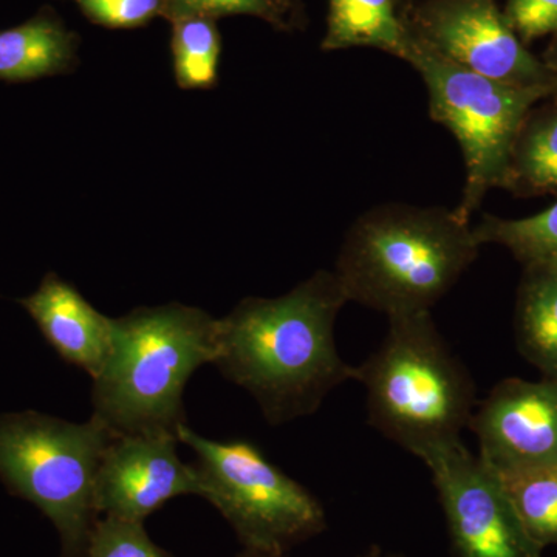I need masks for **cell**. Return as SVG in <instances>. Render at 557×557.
Returning a JSON list of instances; mask_svg holds the SVG:
<instances>
[{
	"label": "cell",
	"instance_id": "obj_19",
	"mask_svg": "<svg viewBox=\"0 0 557 557\" xmlns=\"http://www.w3.org/2000/svg\"><path fill=\"white\" fill-rule=\"evenodd\" d=\"M171 49L178 87L208 90L218 84L222 38L215 20L185 17L172 22Z\"/></svg>",
	"mask_w": 557,
	"mask_h": 557
},
{
	"label": "cell",
	"instance_id": "obj_3",
	"mask_svg": "<svg viewBox=\"0 0 557 557\" xmlns=\"http://www.w3.org/2000/svg\"><path fill=\"white\" fill-rule=\"evenodd\" d=\"M218 355L219 319L196 307H139L113 319L112 347L94 380L91 417L115 435H177L186 423V384Z\"/></svg>",
	"mask_w": 557,
	"mask_h": 557
},
{
	"label": "cell",
	"instance_id": "obj_17",
	"mask_svg": "<svg viewBox=\"0 0 557 557\" xmlns=\"http://www.w3.org/2000/svg\"><path fill=\"white\" fill-rule=\"evenodd\" d=\"M472 231L480 247L498 244L525 263L527 269L557 271V201L530 218L485 215Z\"/></svg>",
	"mask_w": 557,
	"mask_h": 557
},
{
	"label": "cell",
	"instance_id": "obj_15",
	"mask_svg": "<svg viewBox=\"0 0 557 557\" xmlns=\"http://www.w3.org/2000/svg\"><path fill=\"white\" fill-rule=\"evenodd\" d=\"M518 338L545 379L557 380V271L528 269L519 293Z\"/></svg>",
	"mask_w": 557,
	"mask_h": 557
},
{
	"label": "cell",
	"instance_id": "obj_20",
	"mask_svg": "<svg viewBox=\"0 0 557 557\" xmlns=\"http://www.w3.org/2000/svg\"><path fill=\"white\" fill-rule=\"evenodd\" d=\"M87 557H172L146 531L145 522L102 516L91 531Z\"/></svg>",
	"mask_w": 557,
	"mask_h": 557
},
{
	"label": "cell",
	"instance_id": "obj_9",
	"mask_svg": "<svg viewBox=\"0 0 557 557\" xmlns=\"http://www.w3.org/2000/svg\"><path fill=\"white\" fill-rule=\"evenodd\" d=\"M405 22L410 35L460 67L516 86L556 84L494 0H428Z\"/></svg>",
	"mask_w": 557,
	"mask_h": 557
},
{
	"label": "cell",
	"instance_id": "obj_8",
	"mask_svg": "<svg viewBox=\"0 0 557 557\" xmlns=\"http://www.w3.org/2000/svg\"><path fill=\"white\" fill-rule=\"evenodd\" d=\"M426 465L448 527L450 557H542L496 472L461 440L429 450Z\"/></svg>",
	"mask_w": 557,
	"mask_h": 557
},
{
	"label": "cell",
	"instance_id": "obj_24",
	"mask_svg": "<svg viewBox=\"0 0 557 557\" xmlns=\"http://www.w3.org/2000/svg\"><path fill=\"white\" fill-rule=\"evenodd\" d=\"M237 557H285V556H270V555H260V553L247 552V549H242ZM358 557H408L406 555H401V553L397 552H388V549L380 547V545H372L366 549L362 555Z\"/></svg>",
	"mask_w": 557,
	"mask_h": 557
},
{
	"label": "cell",
	"instance_id": "obj_5",
	"mask_svg": "<svg viewBox=\"0 0 557 557\" xmlns=\"http://www.w3.org/2000/svg\"><path fill=\"white\" fill-rule=\"evenodd\" d=\"M113 437L95 417L72 423L33 410L0 416V479L53 523L61 557H87L100 519L95 483Z\"/></svg>",
	"mask_w": 557,
	"mask_h": 557
},
{
	"label": "cell",
	"instance_id": "obj_7",
	"mask_svg": "<svg viewBox=\"0 0 557 557\" xmlns=\"http://www.w3.org/2000/svg\"><path fill=\"white\" fill-rule=\"evenodd\" d=\"M177 435L196 454L201 497L230 523L242 549L287 556L289 549L327 530L321 502L271 463L255 443L215 442L186 423Z\"/></svg>",
	"mask_w": 557,
	"mask_h": 557
},
{
	"label": "cell",
	"instance_id": "obj_2",
	"mask_svg": "<svg viewBox=\"0 0 557 557\" xmlns=\"http://www.w3.org/2000/svg\"><path fill=\"white\" fill-rule=\"evenodd\" d=\"M480 248L454 209L381 205L347 231L335 274L348 302L387 318L431 313Z\"/></svg>",
	"mask_w": 557,
	"mask_h": 557
},
{
	"label": "cell",
	"instance_id": "obj_16",
	"mask_svg": "<svg viewBox=\"0 0 557 557\" xmlns=\"http://www.w3.org/2000/svg\"><path fill=\"white\" fill-rule=\"evenodd\" d=\"M502 186L519 193L557 194V104L536 115L531 110Z\"/></svg>",
	"mask_w": 557,
	"mask_h": 557
},
{
	"label": "cell",
	"instance_id": "obj_11",
	"mask_svg": "<svg viewBox=\"0 0 557 557\" xmlns=\"http://www.w3.org/2000/svg\"><path fill=\"white\" fill-rule=\"evenodd\" d=\"M468 428L493 471L557 467V380L500 381Z\"/></svg>",
	"mask_w": 557,
	"mask_h": 557
},
{
	"label": "cell",
	"instance_id": "obj_25",
	"mask_svg": "<svg viewBox=\"0 0 557 557\" xmlns=\"http://www.w3.org/2000/svg\"><path fill=\"white\" fill-rule=\"evenodd\" d=\"M545 64H547L548 69L557 76V33L555 44H553L552 47V53H549V61L545 62Z\"/></svg>",
	"mask_w": 557,
	"mask_h": 557
},
{
	"label": "cell",
	"instance_id": "obj_12",
	"mask_svg": "<svg viewBox=\"0 0 557 557\" xmlns=\"http://www.w3.org/2000/svg\"><path fill=\"white\" fill-rule=\"evenodd\" d=\"M20 302L65 362L97 379L112 347V318L54 273L47 274L39 288Z\"/></svg>",
	"mask_w": 557,
	"mask_h": 557
},
{
	"label": "cell",
	"instance_id": "obj_10",
	"mask_svg": "<svg viewBox=\"0 0 557 557\" xmlns=\"http://www.w3.org/2000/svg\"><path fill=\"white\" fill-rule=\"evenodd\" d=\"M177 435H115L98 469L100 516L145 522L172 498L203 494L194 465L177 454Z\"/></svg>",
	"mask_w": 557,
	"mask_h": 557
},
{
	"label": "cell",
	"instance_id": "obj_1",
	"mask_svg": "<svg viewBox=\"0 0 557 557\" xmlns=\"http://www.w3.org/2000/svg\"><path fill=\"white\" fill-rule=\"evenodd\" d=\"M348 302L335 271H318L278 298H245L219 319L214 364L258 401L270 424L311 416L355 380L341 358L335 324Z\"/></svg>",
	"mask_w": 557,
	"mask_h": 557
},
{
	"label": "cell",
	"instance_id": "obj_6",
	"mask_svg": "<svg viewBox=\"0 0 557 557\" xmlns=\"http://www.w3.org/2000/svg\"><path fill=\"white\" fill-rule=\"evenodd\" d=\"M403 60L426 84L432 120L453 132L463 152L467 182L454 211L471 222L487 190L504 185L527 116L537 102L556 95L557 86H516L486 78L445 60L410 33Z\"/></svg>",
	"mask_w": 557,
	"mask_h": 557
},
{
	"label": "cell",
	"instance_id": "obj_4",
	"mask_svg": "<svg viewBox=\"0 0 557 557\" xmlns=\"http://www.w3.org/2000/svg\"><path fill=\"white\" fill-rule=\"evenodd\" d=\"M355 380L368 391L370 426L418 458L461 440L474 413V381L431 313L388 318Z\"/></svg>",
	"mask_w": 557,
	"mask_h": 557
},
{
	"label": "cell",
	"instance_id": "obj_23",
	"mask_svg": "<svg viewBox=\"0 0 557 557\" xmlns=\"http://www.w3.org/2000/svg\"><path fill=\"white\" fill-rule=\"evenodd\" d=\"M504 14L523 40L557 33V0H508Z\"/></svg>",
	"mask_w": 557,
	"mask_h": 557
},
{
	"label": "cell",
	"instance_id": "obj_21",
	"mask_svg": "<svg viewBox=\"0 0 557 557\" xmlns=\"http://www.w3.org/2000/svg\"><path fill=\"white\" fill-rule=\"evenodd\" d=\"M163 16L171 22L185 17H218L247 14L271 24H282V0H163Z\"/></svg>",
	"mask_w": 557,
	"mask_h": 557
},
{
	"label": "cell",
	"instance_id": "obj_22",
	"mask_svg": "<svg viewBox=\"0 0 557 557\" xmlns=\"http://www.w3.org/2000/svg\"><path fill=\"white\" fill-rule=\"evenodd\" d=\"M87 20L108 28L145 27L163 16V0H72Z\"/></svg>",
	"mask_w": 557,
	"mask_h": 557
},
{
	"label": "cell",
	"instance_id": "obj_14",
	"mask_svg": "<svg viewBox=\"0 0 557 557\" xmlns=\"http://www.w3.org/2000/svg\"><path fill=\"white\" fill-rule=\"evenodd\" d=\"M409 33L394 0H329L327 35L322 49L372 47L405 57Z\"/></svg>",
	"mask_w": 557,
	"mask_h": 557
},
{
	"label": "cell",
	"instance_id": "obj_18",
	"mask_svg": "<svg viewBox=\"0 0 557 557\" xmlns=\"http://www.w3.org/2000/svg\"><path fill=\"white\" fill-rule=\"evenodd\" d=\"M527 533L541 548L557 544V467L494 471Z\"/></svg>",
	"mask_w": 557,
	"mask_h": 557
},
{
	"label": "cell",
	"instance_id": "obj_13",
	"mask_svg": "<svg viewBox=\"0 0 557 557\" xmlns=\"http://www.w3.org/2000/svg\"><path fill=\"white\" fill-rule=\"evenodd\" d=\"M78 36L42 10L30 21L0 32V79L25 83L60 75L78 61Z\"/></svg>",
	"mask_w": 557,
	"mask_h": 557
}]
</instances>
